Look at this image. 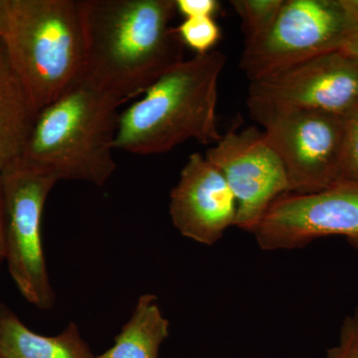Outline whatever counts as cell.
Returning a JSON list of instances; mask_svg holds the SVG:
<instances>
[{"mask_svg":"<svg viewBox=\"0 0 358 358\" xmlns=\"http://www.w3.org/2000/svg\"><path fill=\"white\" fill-rule=\"evenodd\" d=\"M84 77L122 103L141 95L185 60L171 26L176 0H81Z\"/></svg>","mask_w":358,"mask_h":358,"instance_id":"1","label":"cell"},{"mask_svg":"<svg viewBox=\"0 0 358 358\" xmlns=\"http://www.w3.org/2000/svg\"><path fill=\"white\" fill-rule=\"evenodd\" d=\"M226 64L221 51L196 54L164 73L120 115L115 150L164 154L186 141L215 145L219 78Z\"/></svg>","mask_w":358,"mask_h":358,"instance_id":"2","label":"cell"},{"mask_svg":"<svg viewBox=\"0 0 358 358\" xmlns=\"http://www.w3.org/2000/svg\"><path fill=\"white\" fill-rule=\"evenodd\" d=\"M122 101L86 77L43 108L20 157L60 180L105 185L117 169Z\"/></svg>","mask_w":358,"mask_h":358,"instance_id":"3","label":"cell"},{"mask_svg":"<svg viewBox=\"0 0 358 358\" xmlns=\"http://www.w3.org/2000/svg\"><path fill=\"white\" fill-rule=\"evenodd\" d=\"M2 40L37 114L84 77L81 0H10Z\"/></svg>","mask_w":358,"mask_h":358,"instance_id":"4","label":"cell"},{"mask_svg":"<svg viewBox=\"0 0 358 358\" xmlns=\"http://www.w3.org/2000/svg\"><path fill=\"white\" fill-rule=\"evenodd\" d=\"M357 33L358 0H284L268 32L245 46L240 68L253 81L341 51Z\"/></svg>","mask_w":358,"mask_h":358,"instance_id":"5","label":"cell"},{"mask_svg":"<svg viewBox=\"0 0 358 358\" xmlns=\"http://www.w3.org/2000/svg\"><path fill=\"white\" fill-rule=\"evenodd\" d=\"M6 214L9 274L26 301L39 310L55 305L42 242V215L58 182L52 174L20 159L0 171Z\"/></svg>","mask_w":358,"mask_h":358,"instance_id":"6","label":"cell"},{"mask_svg":"<svg viewBox=\"0 0 358 358\" xmlns=\"http://www.w3.org/2000/svg\"><path fill=\"white\" fill-rule=\"evenodd\" d=\"M248 109L282 160L289 193L308 194L338 182L343 115L299 109Z\"/></svg>","mask_w":358,"mask_h":358,"instance_id":"7","label":"cell"},{"mask_svg":"<svg viewBox=\"0 0 358 358\" xmlns=\"http://www.w3.org/2000/svg\"><path fill=\"white\" fill-rule=\"evenodd\" d=\"M252 234L265 251L303 248L329 236L345 237L358 250V181H338L308 194L285 193Z\"/></svg>","mask_w":358,"mask_h":358,"instance_id":"8","label":"cell"},{"mask_svg":"<svg viewBox=\"0 0 358 358\" xmlns=\"http://www.w3.org/2000/svg\"><path fill=\"white\" fill-rule=\"evenodd\" d=\"M358 103V59L334 51L250 81L247 106L345 115Z\"/></svg>","mask_w":358,"mask_h":358,"instance_id":"9","label":"cell"},{"mask_svg":"<svg viewBox=\"0 0 358 358\" xmlns=\"http://www.w3.org/2000/svg\"><path fill=\"white\" fill-rule=\"evenodd\" d=\"M223 174L237 200L235 226L253 233L270 205L289 192L282 160L254 127L222 134L205 155Z\"/></svg>","mask_w":358,"mask_h":358,"instance_id":"10","label":"cell"},{"mask_svg":"<svg viewBox=\"0 0 358 358\" xmlns=\"http://www.w3.org/2000/svg\"><path fill=\"white\" fill-rule=\"evenodd\" d=\"M169 214L183 237L211 246L235 226L237 200L217 167L195 152L171 190Z\"/></svg>","mask_w":358,"mask_h":358,"instance_id":"11","label":"cell"},{"mask_svg":"<svg viewBox=\"0 0 358 358\" xmlns=\"http://www.w3.org/2000/svg\"><path fill=\"white\" fill-rule=\"evenodd\" d=\"M0 358H96L79 327L71 322L57 336H42L0 303Z\"/></svg>","mask_w":358,"mask_h":358,"instance_id":"12","label":"cell"},{"mask_svg":"<svg viewBox=\"0 0 358 358\" xmlns=\"http://www.w3.org/2000/svg\"><path fill=\"white\" fill-rule=\"evenodd\" d=\"M37 115L0 37V171L22 157Z\"/></svg>","mask_w":358,"mask_h":358,"instance_id":"13","label":"cell"},{"mask_svg":"<svg viewBox=\"0 0 358 358\" xmlns=\"http://www.w3.org/2000/svg\"><path fill=\"white\" fill-rule=\"evenodd\" d=\"M169 320L164 317L157 296L141 294L131 317L115 338L112 348L96 358H159L162 343L169 336Z\"/></svg>","mask_w":358,"mask_h":358,"instance_id":"14","label":"cell"},{"mask_svg":"<svg viewBox=\"0 0 358 358\" xmlns=\"http://www.w3.org/2000/svg\"><path fill=\"white\" fill-rule=\"evenodd\" d=\"M242 21L245 46L255 43L262 38L273 25L284 0H232Z\"/></svg>","mask_w":358,"mask_h":358,"instance_id":"15","label":"cell"},{"mask_svg":"<svg viewBox=\"0 0 358 358\" xmlns=\"http://www.w3.org/2000/svg\"><path fill=\"white\" fill-rule=\"evenodd\" d=\"M179 37L185 46L196 54L208 53L221 38V30L213 17L185 18L176 27Z\"/></svg>","mask_w":358,"mask_h":358,"instance_id":"16","label":"cell"},{"mask_svg":"<svg viewBox=\"0 0 358 358\" xmlns=\"http://www.w3.org/2000/svg\"><path fill=\"white\" fill-rule=\"evenodd\" d=\"M358 181V103L343 115V138L338 181Z\"/></svg>","mask_w":358,"mask_h":358,"instance_id":"17","label":"cell"},{"mask_svg":"<svg viewBox=\"0 0 358 358\" xmlns=\"http://www.w3.org/2000/svg\"><path fill=\"white\" fill-rule=\"evenodd\" d=\"M324 358H358V322L352 315L343 320L338 345L327 350Z\"/></svg>","mask_w":358,"mask_h":358,"instance_id":"18","label":"cell"},{"mask_svg":"<svg viewBox=\"0 0 358 358\" xmlns=\"http://www.w3.org/2000/svg\"><path fill=\"white\" fill-rule=\"evenodd\" d=\"M178 13L185 18L213 17L217 13L219 2L216 0H176Z\"/></svg>","mask_w":358,"mask_h":358,"instance_id":"19","label":"cell"},{"mask_svg":"<svg viewBox=\"0 0 358 358\" xmlns=\"http://www.w3.org/2000/svg\"><path fill=\"white\" fill-rule=\"evenodd\" d=\"M6 258V214L4 203L3 189L0 176V268Z\"/></svg>","mask_w":358,"mask_h":358,"instance_id":"20","label":"cell"},{"mask_svg":"<svg viewBox=\"0 0 358 358\" xmlns=\"http://www.w3.org/2000/svg\"><path fill=\"white\" fill-rule=\"evenodd\" d=\"M10 0H0V37L6 34L9 20Z\"/></svg>","mask_w":358,"mask_h":358,"instance_id":"21","label":"cell"},{"mask_svg":"<svg viewBox=\"0 0 358 358\" xmlns=\"http://www.w3.org/2000/svg\"><path fill=\"white\" fill-rule=\"evenodd\" d=\"M341 51L345 52V53L350 54L353 57L358 59V33L348 42V44L343 47Z\"/></svg>","mask_w":358,"mask_h":358,"instance_id":"22","label":"cell"},{"mask_svg":"<svg viewBox=\"0 0 358 358\" xmlns=\"http://www.w3.org/2000/svg\"><path fill=\"white\" fill-rule=\"evenodd\" d=\"M352 317L353 319L357 320V322H358V306L357 308H355V313H353Z\"/></svg>","mask_w":358,"mask_h":358,"instance_id":"23","label":"cell"}]
</instances>
